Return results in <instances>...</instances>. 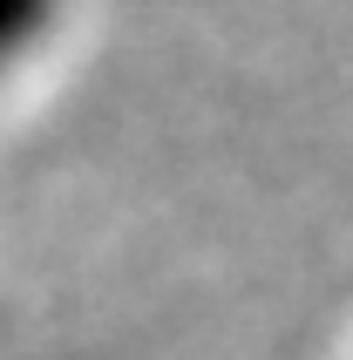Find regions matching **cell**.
I'll return each instance as SVG.
<instances>
[{"mask_svg": "<svg viewBox=\"0 0 353 360\" xmlns=\"http://www.w3.org/2000/svg\"><path fill=\"white\" fill-rule=\"evenodd\" d=\"M55 14H61V0H0V82L48 41Z\"/></svg>", "mask_w": 353, "mask_h": 360, "instance_id": "6da1fadb", "label": "cell"}]
</instances>
